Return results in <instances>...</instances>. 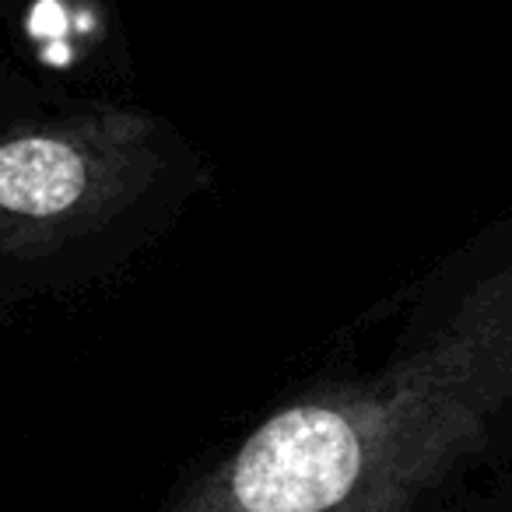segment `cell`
<instances>
[{
	"label": "cell",
	"mask_w": 512,
	"mask_h": 512,
	"mask_svg": "<svg viewBox=\"0 0 512 512\" xmlns=\"http://www.w3.org/2000/svg\"><path fill=\"white\" fill-rule=\"evenodd\" d=\"M383 323L372 355L274 400L155 512L509 509V221L442 256Z\"/></svg>",
	"instance_id": "cell-1"
},
{
	"label": "cell",
	"mask_w": 512,
	"mask_h": 512,
	"mask_svg": "<svg viewBox=\"0 0 512 512\" xmlns=\"http://www.w3.org/2000/svg\"><path fill=\"white\" fill-rule=\"evenodd\" d=\"M207 183L204 151L148 106L60 95L0 123V306L102 285Z\"/></svg>",
	"instance_id": "cell-2"
},
{
	"label": "cell",
	"mask_w": 512,
	"mask_h": 512,
	"mask_svg": "<svg viewBox=\"0 0 512 512\" xmlns=\"http://www.w3.org/2000/svg\"><path fill=\"white\" fill-rule=\"evenodd\" d=\"M60 88L46 85V81L25 74L22 67L0 60V123L15 120V116L29 113V109H39L46 102L60 99Z\"/></svg>",
	"instance_id": "cell-3"
},
{
	"label": "cell",
	"mask_w": 512,
	"mask_h": 512,
	"mask_svg": "<svg viewBox=\"0 0 512 512\" xmlns=\"http://www.w3.org/2000/svg\"><path fill=\"white\" fill-rule=\"evenodd\" d=\"M29 4L53 11L67 29L85 39L109 36L116 22V0H29Z\"/></svg>",
	"instance_id": "cell-4"
},
{
	"label": "cell",
	"mask_w": 512,
	"mask_h": 512,
	"mask_svg": "<svg viewBox=\"0 0 512 512\" xmlns=\"http://www.w3.org/2000/svg\"><path fill=\"white\" fill-rule=\"evenodd\" d=\"M15 18V0H0V22H11Z\"/></svg>",
	"instance_id": "cell-5"
}]
</instances>
